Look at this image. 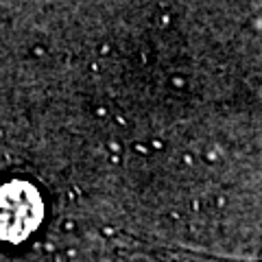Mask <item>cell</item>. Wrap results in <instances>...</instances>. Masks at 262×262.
Here are the masks:
<instances>
[{"mask_svg":"<svg viewBox=\"0 0 262 262\" xmlns=\"http://www.w3.org/2000/svg\"><path fill=\"white\" fill-rule=\"evenodd\" d=\"M40 199L37 192L24 183H13L0 192V236L22 238L37 225Z\"/></svg>","mask_w":262,"mask_h":262,"instance_id":"1","label":"cell"}]
</instances>
